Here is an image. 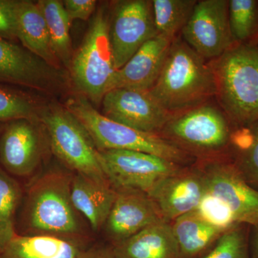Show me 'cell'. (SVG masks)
Here are the masks:
<instances>
[{
  "label": "cell",
  "instance_id": "cell-9",
  "mask_svg": "<svg viewBox=\"0 0 258 258\" xmlns=\"http://www.w3.org/2000/svg\"><path fill=\"white\" fill-rule=\"evenodd\" d=\"M157 35L152 1L117 2L109 18V40L115 69L123 67L146 42Z\"/></svg>",
  "mask_w": 258,
  "mask_h": 258
},
{
  "label": "cell",
  "instance_id": "cell-6",
  "mask_svg": "<svg viewBox=\"0 0 258 258\" xmlns=\"http://www.w3.org/2000/svg\"><path fill=\"white\" fill-rule=\"evenodd\" d=\"M70 70L80 92L93 103H101L116 71L110 44L109 17L103 8L93 17Z\"/></svg>",
  "mask_w": 258,
  "mask_h": 258
},
{
  "label": "cell",
  "instance_id": "cell-33",
  "mask_svg": "<svg viewBox=\"0 0 258 258\" xmlns=\"http://www.w3.org/2000/svg\"><path fill=\"white\" fill-rule=\"evenodd\" d=\"M76 258H116L112 246H89Z\"/></svg>",
  "mask_w": 258,
  "mask_h": 258
},
{
  "label": "cell",
  "instance_id": "cell-13",
  "mask_svg": "<svg viewBox=\"0 0 258 258\" xmlns=\"http://www.w3.org/2000/svg\"><path fill=\"white\" fill-rule=\"evenodd\" d=\"M208 192L221 200L230 209L238 224L252 226L258 222V190L241 175L233 161H207L202 169Z\"/></svg>",
  "mask_w": 258,
  "mask_h": 258
},
{
  "label": "cell",
  "instance_id": "cell-22",
  "mask_svg": "<svg viewBox=\"0 0 258 258\" xmlns=\"http://www.w3.org/2000/svg\"><path fill=\"white\" fill-rule=\"evenodd\" d=\"M171 225L179 244L181 258L196 257L227 231L209 223L196 210L178 217Z\"/></svg>",
  "mask_w": 258,
  "mask_h": 258
},
{
  "label": "cell",
  "instance_id": "cell-12",
  "mask_svg": "<svg viewBox=\"0 0 258 258\" xmlns=\"http://www.w3.org/2000/svg\"><path fill=\"white\" fill-rule=\"evenodd\" d=\"M101 103V113L106 118L147 133L159 134L174 115L161 106L149 90H111Z\"/></svg>",
  "mask_w": 258,
  "mask_h": 258
},
{
  "label": "cell",
  "instance_id": "cell-20",
  "mask_svg": "<svg viewBox=\"0 0 258 258\" xmlns=\"http://www.w3.org/2000/svg\"><path fill=\"white\" fill-rule=\"evenodd\" d=\"M16 36L24 47L47 63L58 68L51 47L46 21L37 3L15 0Z\"/></svg>",
  "mask_w": 258,
  "mask_h": 258
},
{
  "label": "cell",
  "instance_id": "cell-26",
  "mask_svg": "<svg viewBox=\"0 0 258 258\" xmlns=\"http://www.w3.org/2000/svg\"><path fill=\"white\" fill-rule=\"evenodd\" d=\"M229 23L235 44H254L258 37V0H229Z\"/></svg>",
  "mask_w": 258,
  "mask_h": 258
},
{
  "label": "cell",
  "instance_id": "cell-17",
  "mask_svg": "<svg viewBox=\"0 0 258 258\" xmlns=\"http://www.w3.org/2000/svg\"><path fill=\"white\" fill-rule=\"evenodd\" d=\"M172 40L158 35L146 42L120 69L108 91L116 88L150 90L159 77Z\"/></svg>",
  "mask_w": 258,
  "mask_h": 258
},
{
  "label": "cell",
  "instance_id": "cell-19",
  "mask_svg": "<svg viewBox=\"0 0 258 258\" xmlns=\"http://www.w3.org/2000/svg\"><path fill=\"white\" fill-rule=\"evenodd\" d=\"M112 247L116 258H181L172 225L163 220Z\"/></svg>",
  "mask_w": 258,
  "mask_h": 258
},
{
  "label": "cell",
  "instance_id": "cell-36",
  "mask_svg": "<svg viewBox=\"0 0 258 258\" xmlns=\"http://www.w3.org/2000/svg\"><path fill=\"white\" fill-rule=\"evenodd\" d=\"M2 127H3V125H0V132H1Z\"/></svg>",
  "mask_w": 258,
  "mask_h": 258
},
{
  "label": "cell",
  "instance_id": "cell-5",
  "mask_svg": "<svg viewBox=\"0 0 258 258\" xmlns=\"http://www.w3.org/2000/svg\"><path fill=\"white\" fill-rule=\"evenodd\" d=\"M232 124L211 101L173 115L159 135L190 155L210 157L230 148Z\"/></svg>",
  "mask_w": 258,
  "mask_h": 258
},
{
  "label": "cell",
  "instance_id": "cell-24",
  "mask_svg": "<svg viewBox=\"0 0 258 258\" xmlns=\"http://www.w3.org/2000/svg\"><path fill=\"white\" fill-rule=\"evenodd\" d=\"M197 0H152L158 35L174 40L192 14Z\"/></svg>",
  "mask_w": 258,
  "mask_h": 258
},
{
  "label": "cell",
  "instance_id": "cell-18",
  "mask_svg": "<svg viewBox=\"0 0 258 258\" xmlns=\"http://www.w3.org/2000/svg\"><path fill=\"white\" fill-rule=\"evenodd\" d=\"M71 192L76 210L86 217L93 230H101L116 197V191L109 181L74 173L71 179Z\"/></svg>",
  "mask_w": 258,
  "mask_h": 258
},
{
  "label": "cell",
  "instance_id": "cell-3",
  "mask_svg": "<svg viewBox=\"0 0 258 258\" xmlns=\"http://www.w3.org/2000/svg\"><path fill=\"white\" fill-rule=\"evenodd\" d=\"M71 179L66 173L50 171L30 186L22 214L25 235L86 239L71 199Z\"/></svg>",
  "mask_w": 258,
  "mask_h": 258
},
{
  "label": "cell",
  "instance_id": "cell-34",
  "mask_svg": "<svg viewBox=\"0 0 258 258\" xmlns=\"http://www.w3.org/2000/svg\"><path fill=\"white\" fill-rule=\"evenodd\" d=\"M249 247L251 258H258V222L255 225L250 226Z\"/></svg>",
  "mask_w": 258,
  "mask_h": 258
},
{
  "label": "cell",
  "instance_id": "cell-32",
  "mask_svg": "<svg viewBox=\"0 0 258 258\" xmlns=\"http://www.w3.org/2000/svg\"><path fill=\"white\" fill-rule=\"evenodd\" d=\"M62 4L71 21L87 20L94 13L97 2L96 0H66L62 2Z\"/></svg>",
  "mask_w": 258,
  "mask_h": 258
},
{
  "label": "cell",
  "instance_id": "cell-28",
  "mask_svg": "<svg viewBox=\"0 0 258 258\" xmlns=\"http://www.w3.org/2000/svg\"><path fill=\"white\" fill-rule=\"evenodd\" d=\"M249 230L250 226L240 224L226 231L205 258H251Z\"/></svg>",
  "mask_w": 258,
  "mask_h": 258
},
{
  "label": "cell",
  "instance_id": "cell-30",
  "mask_svg": "<svg viewBox=\"0 0 258 258\" xmlns=\"http://www.w3.org/2000/svg\"><path fill=\"white\" fill-rule=\"evenodd\" d=\"M249 126L252 132V142L243 152L233 154L232 161L244 180L258 190V120Z\"/></svg>",
  "mask_w": 258,
  "mask_h": 258
},
{
  "label": "cell",
  "instance_id": "cell-10",
  "mask_svg": "<svg viewBox=\"0 0 258 258\" xmlns=\"http://www.w3.org/2000/svg\"><path fill=\"white\" fill-rule=\"evenodd\" d=\"M229 0H200L181 37L205 60L221 56L235 45L228 16Z\"/></svg>",
  "mask_w": 258,
  "mask_h": 258
},
{
  "label": "cell",
  "instance_id": "cell-2",
  "mask_svg": "<svg viewBox=\"0 0 258 258\" xmlns=\"http://www.w3.org/2000/svg\"><path fill=\"white\" fill-rule=\"evenodd\" d=\"M219 106L233 128L258 120V44H235L209 61Z\"/></svg>",
  "mask_w": 258,
  "mask_h": 258
},
{
  "label": "cell",
  "instance_id": "cell-15",
  "mask_svg": "<svg viewBox=\"0 0 258 258\" xmlns=\"http://www.w3.org/2000/svg\"><path fill=\"white\" fill-rule=\"evenodd\" d=\"M208 191L202 169H185L159 180L147 192L164 221L195 211Z\"/></svg>",
  "mask_w": 258,
  "mask_h": 258
},
{
  "label": "cell",
  "instance_id": "cell-35",
  "mask_svg": "<svg viewBox=\"0 0 258 258\" xmlns=\"http://www.w3.org/2000/svg\"><path fill=\"white\" fill-rule=\"evenodd\" d=\"M254 44H258V37H257V40H256V42H254Z\"/></svg>",
  "mask_w": 258,
  "mask_h": 258
},
{
  "label": "cell",
  "instance_id": "cell-8",
  "mask_svg": "<svg viewBox=\"0 0 258 258\" xmlns=\"http://www.w3.org/2000/svg\"><path fill=\"white\" fill-rule=\"evenodd\" d=\"M98 159L115 190L135 189L147 193L159 180L183 168L164 158L136 151L98 150Z\"/></svg>",
  "mask_w": 258,
  "mask_h": 258
},
{
  "label": "cell",
  "instance_id": "cell-11",
  "mask_svg": "<svg viewBox=\"0 0 258 258\" xmlns=\"http://www.w3.org/2000/svg\"><path fill=\"white\" fill-rule=\"evenodd\" d=\"M66 79L54 67L16 42L0 37V84L55 92L66 86Z\"/></svg>",
  "mask_w": 258,
  "mask_h": 258
},
{
  "label": "cell",
  "instance_id": "cell-29",
  "mask_svg": "<svg viewBox=\"0 0 258 258\" xmlns=\"http://www.w3.org/2000/svg\"><path fill=\"white\" fill-rule=\"evenodd\" d=\"M196 211L211 225L228 230L240 224L236 221L230 209L220 199L208 192L202 199Z\"/></svg>",
  "mask_w": 258,
  "mask_h": 258
},
{
  "label": "cell",
  "instance_id": "cell-7",
  "mask_svg": "<svg viewBox=\"0 0 258 258\" xmlns=\"http://www.w3.org/2000/svg\"><path fill=\"white\" fill-rule=\"evenodd\" d=\"M51 149L68 169L100 181H108L98 159V149L82 123L66 108L53 106L40 115Z\"/></svg>",
  "mask_w": 258,
  "mask_h": 258
},
{
  "label": "cell",
  "instance_id": "cell-4",
  "mask_svg": "<svg viewBox=\"0 0 258 258\" xmlns=\"http://www.w3.org/2000/svg\"><path fill=\"white\" fill-rule=\"evenodd\" d=\"M66 108L82 123L98 151L148 153L180 165L191 160V155L159 134L141 132L106 118L97 111L86 97L69 98Z\"/></svg>",
  "mask_w": 258,
  "mask_h": 258
},
{
  "label": "cell",
  "instance_id": "cell-31",
  "mask_svg": "<svg viewBox=\"0 0 258 258\" xmlns=\"http://www.w3.org/2000/svg\"><path fill=\"white\" fill-rule=\"evenodd\" d=\"M0 37L16 42L15 0H0Z\"/></svg>",
  "mask_w": 258,
  "mask_h": 258
},
{
  "label": "cell",
  "instance_id": "cell-27",
  "mask_svg": "<svg viewBox=\"0 0 258 258\" xmlns=\"http://www.w3.org/2000/svg\"><path fill=\"white\" fill-rule=\"evenodd\" d=\"M20 88L0 84V123L18 119H36V102Z\"/></svg>",
  "mask_w": 258,
  "mask_h": 258
},
{
  "label": "cell",
  "instance_id": "cell-1",
  "mask_svg": "<svg viewBox=\"0 0 258 258\" xmlns=\"http://www.w3.org/2000/svg\"><path fill=\"white\" fill-rule=\"evenodd\" d=\"M149 91L164 109L174 115L211 101L216 96V84L209 62L181 37H176Z\"/></svg>",
  "mask_w": 258,
  "mask_h": 258
},
{
  "label": "cell",
  "instance_id": "cell-16",
  "mask_svg": "<svg viewBox=\"0 0 258 258\" xmlns=\"http://www.w3.org/2000/svg\"><path fill=\"white\" fill-rule=\"evenodd\" d=\"M115 191L114 203L103 226L111 246L163 220L147 193L135 189Z\"/></svg>",
  "mask_w": 258,
  "mask_h": 258
},
{
  "label": "cell",
  "instance_id": "cell-25",
  "mask_svg": "<svg viewBox=\"0 0 258 258\" xmlns=\"http://www.w3.org/2000/svg\"><path fill=\"white\" fill-rule=\"evenodd\" d=\"M22 198L20 184L0 166V252L17 235L15 218Z\"/></svg>",
  "mask_w": 258,
  "mask_h": 258
},
{
  "label": "cell",
  "instance_id": "cell-21",
  "mask_svg": "<svg viewBox=\"0 0 258 258\" xmlns=\"http://www.w3.org/2000/svg\"><path fill=\"white\" fill-rule=\"evenodd\" d=\"M88 247L86 239L17 234L0 252V258H76Z\"/></svg>",
  "mask_w": 258,
  "mask_h": 258
},
{
  "label": "cell",
  "instance_id": "cell-14",
  "mask_svg": "<svg viewBox=\"0 0 258 258\" xmlns=\"http://www.w3.org/2000/svg\"><path fill=\"white\" fill-rule=\"evenodd\" d=\"M35 121L18 119L3 123L0 132V164L10 175L28 177L41 164L43 138Z\"/></svg>",
  "mask_w": 258,
  "mask_h": 258
},
{
  "label": "cell",
  "instance_id": "cell-23",
  "mask_svg": "<svg viewBox=\"0 0 258 258\" xmlns=\"http://www.w3.org/2000/svg\"><path fill=\"white\" fill-rule=\"evenodd\" d=\"M37 4L46 21L51 47L56 58L66 67H71L73 58L70 29L71 20L58 0H40Z\"/></svg>",
  "mask_w": 258,
  "mask_h": 258
}]
</instances>
